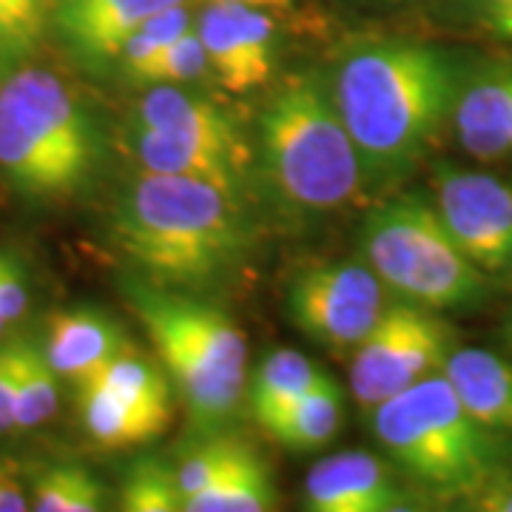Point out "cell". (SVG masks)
<instances>
[{
    "label": "cell",
    "instance_id": "9c48e42d",
    "mask_svg": "<svg viewBox=\"0 0 512 512\" xmlns=\"http://www.w3.org/2000/svg\"><path fill=\"white\" fill-rule=\"evenodd\" d=\"M384 291L367 262L311 265L288 285V316L316 345L353 350L387 308Z\"/></svg>",
    "mask_w": 512,
    "mask_h": 512
},
{
    "label": "cell",
    "instance_id": "2e32d148",
    "mask_svg": "<svg viewBox=\"0 0 512 512\" xmlns=\"http://www.w3.org/2000/svg\"><path fill=\"white\" fill-rule=\"evenodd\" d=\"M126 345V333L114 319L92 308H80L60 311L49 319L43 353L57 376L77 384L89 379L97 367L106 365Z\"/></svg>",
    "mask_w": 512,
    "mask_h": 512
},
{
    "label": "cell",
    "instance_id": "74e56055",
    "mask_svg": "<svg viewBox=\"0 0 512 512\" xmlns=\"http://www.w3.org/2000/svg\"><path fill=\"white\" fill-rule=\"evenodd\" d=\"M3 328H6V322H3V319H0V333H3Z\"/></svg>",
    "mask_w": 512,
    "mask_h": 512
},
{
    "label": "cell",
    "instance_id": "30bf717a",
    "mask_svg": "<svg viewBox=\"0 0 512 512\" xmlns=\"http://www.w3.org/2000/svg\"><path fill=\"white\" fill-rule=\"evenodd\" d=\"M436 208L458 248L484 274L512 276V188L481 171L441 165Z\"/></svg>",
    "mask_w": 512,
    "mask_h": 512
},
{
    "label": "cell",
    "instance_id": "d6986e66",
    "mask_svg": "<svg viewBox=\"0 0 512 512\" xmlns=\"http://www.w3.org/2000/svg\"><path fill=\"white\" fill-rule=\"evenodd\" d=\"M77 410L89 439L106 450H123L160 439L174 413L123 399L94 379L77 382Z\"/></svg>",
    "mask_w": 512,
    "mask_h": 512
},
{
    "label": "cell",
    "instance_id": "5b68a950",
    "mask_svg": "<svg viewBox=\"0 0 512 512\" xmlns=\"http://www.w3.org/2000/svg\"><path fill=\"white\" fill-rule=\"evenodd\" d=\"M126 299L180 387L191 419L200 427L225 424L237 413L248 379V339L237 322L211 302L143 276L128 279Z\"/></svg>",
    "mask_w": 512,
    "mask_h": 512
},
{
    "label": "cell",
    "instance_id": "e575fe53",
    "mask_svg": "<svg viewBox=\"0 0 512 512\" xmlns=\"http://www.w3.org/2000/svg\"><path fill=\"white\" fill-rule=\"evenodd\" d=\"M29 510L26 495L20 490V484L15 481V473L0 464V512H23Z\"/></svg>",
    "mask_w": 512,
    "mask_h": 512
},
{
    "label": "cell",
    "instance_id": "5bb4252c",
    "mask_svg": "<svg viewBox=\"0 0 512 512\" xmlns=\"http://www.w3.org/2000/svg\"><path fill=\"white\" fill-rule=\"evenodd\" d=\"M131 123L163 131L168 137L220 148L239 160H248V146L237 123L208 97L185 92L183 86H148V94L134 109Z\"/></svg>",
    "mask_w": 512,
    "mask_h": 512
},
{
    "label": "cell",
    "instance_id": "f546056e",
    "mask_svg": "<svg viewBox=\"0 0 512 512\" xmlns=\"http://www.w3.org/2000/svg\"><path fill=\"white\" fill-rule=\"evenodd\" d=\"M208 72H211V63H208V55H205L202 37L197 32V26H191L154 63L148 86H163V83L185 86V83H191V80H197V77Z\"/></svg>",
    "mask_w": 512,
    "mask_h": 512
},
{
    "label": "cell",
    "instance_id": "8fae6325",
    "mask_svg": "<svg viewBox=\"0 0 512 512\" xmlns=\"http://www.w3.org/2000/svg\"><path fill=\"white\" fill-rule=\"evenodd\" d=\"M202 37L211 72L228 94H251L276 72V26L262 9L214 0L202 12Z\"/></svg>",
    "mask_w": 512,
    "mask_h": 512
},
{
    "label": "cell",
    "instance_id": "ac0fdd59",
    "mask_svg": "<svg viewBox=\"0 0 512 512\" xmlns=\"http://www.w3.org/2000/svg\"><path fill=\"white\" fill-rule=\"evenodd\" d=\"M131 143H134L143 171L185 177V180H202V183L217 185L220 191L239 200L245 160H239L234 154L220 151V148L200 146V143H188V140H177V137H168L163 131L137 126V123H131Z\"/></svg>",
    "mask_w": 512,
    "mask_h": 512
},
{
    "label": "cell",
    "instance_id": "603a6c76",
    "mask_svg": "<svg viewBox=\"0 0 512 512\" xmlns=\"http://www.w3.org/2000/svg\"><path fill=\"white\" fill-rule=\"evenodd\" d=\"M89 379L109 387L111 393L131 399V402L148 404V407H160L171 410V387L160 365L154 359H148L146 353L134 348H123L114 353L106 365H100Z\"/></svg>",
    "mask_w": 512,
    "mask_h": 512
},
{
    "label": "cell",
    "instance_id": "7c38bea8",
    "mask_svg": "<svg viewBox=\"0 0 512 512\" xmlns=\"http://www.w3.org/2000/svg\"><path fill=\"white\" fill-rule=\"evenodd\" d=\"M305 507L313 512H396L410 504L373 453L345 450L316 461L308 470Z\"/></svg>",
    "mask_w": 512,
    "mask_h": 512
},
{
    "label": "cell",
    "instance_id": "ba28073f",
    "mask_svg": "<svg viewBox=\"0 0 512 512\" xmlns=\"http://www.w3.org/2000/svg\"><path fill=\"white\" fill-rule=\"evenodd\" d=\"M456 350V330L439 311L416 302L390 305L376 328L353 348L350 390L362 410H373L404 387L444 367Z\"/></svg>",
    "mask_w": 512,
    "mask_h": 512
},
{
    "label": "cell",
    "instance_id": "836d02e7",
    "mask_svg": "<svg viewBox=\"0 0 512 512\" xmlns=\"http://www.w3.org/2000/svg\"><path fill=\"white\" fill-rule=\"evenodd\" d=\"M476 20L487 35L512 43V0H476Z\"/></svg>",
    "mask_w": 512,
    "mask_h": 512
},
{
    "label": "cell",
    "instance_id": "6da1fadb",
    "mask_svg": "<svg viewBox=\"0 0 512 512\" xmlns=\"http://www.w3.org/2000/svg\"><path fill=\"white\" fill-rule=\"evenodd\" d=\"M461 74L453 57L421 40H373L339 63L330 97L365 171L399 177L419 163L453 117Z\"/></svg>",
    "mask_w": 512,
    "mask_h": 512
},
{
    "label": "cell",
    "instance_id": "484cf974",
    "mask_svg": "<svg viewBox=\"0 0 512 512\" xmlns=\"http://www.w3.org/2000/svg\"><path fill=\"white\" fill-rule=\"evenodd\" d=\"M57 370L49 365L43 348L35 342L26 350L20 373L18 404H15V430H35L57 413Z\"/></svg>",
    "mask_w": 512,
    "mask_h": 512
},
{
    "label": "cell",
    "instance_id": "44dd1931",
    "mask_svg": "<svg viewBox=\"0 0 512 512\" xmlns=\"http://www.w3.org/2000/svg\"><path fill=\"white\" fill-rule=\"evenodd\" d=\"M276 510L271 467L251 444H242L234 461L205 490L185 498L183 512H268Z\"/></svg>",
    "mask_w": 512,
    "mask_h": 512
},
{
    "label": "cell",
    "instance_id": "8d00e7d4",
    "mask_svg": "<svg viewBox=\"0 0 512 512\" xmlns=\"http://www.w3.org/2000/svg\"><path fill=\"white\" fill-rule=\"evenodd\" d=\"M504 339H507V345H510L512 350V311L510 316H507V325H504Z\"/></svg>",
    "mask_w": 512,
    "mask_h": 512
},
{
    "label": "cell",
    "instance_id": "d6a6232c",
    "mask_svg": "<svg viewBox=\"0 0 512 512\" xmlns=\"http://www.w3.org/2000/svg\"><path fill=\"white\" fill-rule=\"evenodd\" d=\"M467 504H461L464 510L476 512H512V476L510 473H495L490 481H484L476 493L464 498Z\"/></svg>",
    "mask_w": 512,
    "mask_h": 512
},
{
    "label": "cell",
    "instance_id": "e0dca14e",
    "mask_svg": "<svg viewBox=\"0 0 512 512\" xmlns=\"http://www.w3.org/2000/svg\"><path fill=\"white\" fill-rule=\"evenodd\" d=\"M441 373L478 424L512 441V365L507 359L490 350L461 348L447 356Z\"/></svg>",
    "mask_w": 512,
    "mask_h": 512
},
{
    "label": "cell",
    "instance_id": "52a82bcc",
    "mask_svg": "<svg viewBox=\"0 0 512 512\" xmlns=\"http://www.w3.org/2000/svg\"><path fill=\"white\" fill-rule=\"evenodd\" d=\"M362 248L387 291L430 311H467L490 296V274L458 248L439 208L421 194H402L370 211Z\"/></svg>",
    "mask_w": 512,
    "mask_h": 512
},
{
    "label": "cell",
    "instance_id": "83f0119b",
    "mask_svg": "<svg viewBox=\"0 0 512 512\" xmlns=\"http://www.w3.org/2000/svg\"><path fill=\"white\" fill-rule=\"evenodd\" d=\"M245 441L234 439V436H211V439L200 441L188 456L183 458V464L177 467V481H180V493L185 498L197 495L205 490L214 478L220 476L222 470L234 461Z\"/></svg>",
    "mask_w": 512,
    "mask_h": 512
},
{
    "label": "cell",
    "instance_id": "9a60e30c",
    "mask_svg": "<svg viewBox=\"0 0 512 512\" xmlns=\"http://www.w3.org/2000/svg\"><path fill=\"white\" fill-rule=\"evenodd\" d=\"M461 148L478 160H501L512 134V66H498L461 83L453 109Z\"/></svg>",
    "mask_w": 512,
    "mask_h": 512
},
{
    "label": "cell",
    "instance_id": "d4e9b609",
    "mask_svg": "<svg viewBox=\"0 0 512 512\" xmlns=\"http://www.w3.org/2000/svg\"><path fill=\"white\" fill-rule=\"evenodd\" d=\"M120 510L126 512H183V493L177 470H168L154 458L128 467L120 490Z\"/></svg>",
    "mask_w": 512,
    "mask_h": 512
},
{
    "label": "cell",
    "instance_id": "d590c367",
    "mask_svg": "<svg viewBox=\"0 0 512 512\" xmlns=\"http://www.w3.org/2000/svg\"><path fill=\"white\" fill-rule=\"evenodd\" d=\"M220 3H239V6H251V9H262V12H282L291 9L296 0H220Z\"/></svg>",
    "mask_w": 512,
    "mask_h": 512
},
{
    "label": "cell",
    "instance_id": "f1b7e54d",
    "mask_svg": "<svg viewBox=\"0 0 512 512\" xmlns=\"http://www.w3.org/2000/svg\"><path fill=\"white\" fill-rule=\"evenodd\" d=\"M60 0H0V49H29L55 18Z\"/></svg>",
    "mask_w": 512,
    "mask_h": 512
},
{
    "label": "cell",
    "instance_id": "3957f363",
    "mask_svg": "<svg viewBox=\"0 0 512 512\" xmlns=\"http://www.w3.org/2000/svg\"><path fill=\"white\" fill-rule=\"evenodd\" d=\"M256 160L276 200L296 214L339 211L365 183L362 154L311 74L288 77L262 106Z\"/></svg>",
    "mask_w": 512,
    "mask_h": 512
},
{
    "label": "cell",
    "instance_id": "7402d4cb",
    "mask_svg": "<svg viewBox=\"0 0 512 512\" xmlns=\"http://www.w3.org/2000/svg\"><path fill=\"white\" fill-rule=\"evenodd\" d=\"M319 376V367L313 365L305 353L291 348L274 350L256 367L251 382V410L254 419L265 427H271L288 407H291Z\"/></svg>",
    "mask_w": 512,
    "mask_h": 512
},
{
    "label": "cell",
    "instance_id": "ffe728a7",
    "mask_svg": "<svg viewBox=\"0 0 512 512\" xmlns=\"http://www.w3.org/2000/svg\"><path fill=\"white\" fill-rule=\"evenodd\" d=\"M342 407L345 404L339 382L319 370L311 387L271 427H265V433L293 453H316L336 439Z\"/></svg>",
    "mask_w": 512,
    "mask_h": 512
},
{
    "label": "cell",
    "instance_id": "4316f807",
    "mask_svg": "<svg viewBox=\"0 0 512 512\" xmlns=\"http://www.w3.org/2000/svg\"><path fill=\"white\" fill-rule=\"evenodd\" d=\"M32 510L37 512H97L103 510V487L80 467H55L35 481Z\"/></svg>",
    "mask_w": 512,
    "mask_h": 512
},
{
    "label": "cell",
    "instance_id": "cb8c5ba5",
    "mask_svg": "<svg viewBox=\"0 0 512 512\" xmlns=\"http://www.w3.org/2000/svg\"><path fill=\"white\" fill-rule=\"evenodd\" d=\"M191 26L194 23L188 18L183 3L180 6H168L163 12H157L154 18H148L134 35L128 37L123 52L117 57L123 74H126L131 83H137V86H148V77H151L154 63Z\"/></svg>",
    "mask_w": 512,
    "mask_h": 512
},
{
    "label": "cell",
    "instance_id": "277c9868",
    "mask_svg": "<svg viewBox=\"0 0 512 512\" xmlns=\"http://www.w3.org/2000/svg\"><path fill=\"white\" fill-rule=\"evenodd\" d=\"M373 436L410 481L467 498L504 470L510 439L478 424L444 373H430L370 410Z\"/></svg>",
    "mask_w": 512,
    "mask_h": 512
},
{
    "label": "cell",
    "instance_id": "7a4b0ae2",
    "mask_svg": "<svg viewBox=\"0 0 512 512\" xmlns=\"http://www.w3.org/2000/svg\"><path fill=\"white\" fill-rule=\"evenodd\" d=\"M114 239L143 279L171 291H208L254 254L237 197L217 185L143 171L117 202Z\"/></svg>",
    "mask_w": 512,
    "mask_h": 512
},
{
    "label": "cell",
    "instance_id": "4dcf8cb0",
    "mask_svg": "<svg viewBox=\"0 0 512 512\" xmlns=\"http://www.w3.org/2000/svg\"><path fill=\"white\" fill-rule=\"evenodd\" d=\"M29 339H15L0 345V436L15 430V404H18L20 373L29 350Z\"/></svg>",
    "mask_w": 512,
    "mask_h": 512
},
{
    "label": "cell",
    "instance_id": "8992f818",
    "mask_svg": "<svg viewBox=\"0 0 512 512\" xmlns=\"http://www.w3.org/2000/svg\"><path fill=\"white\" fill-rule=\"evenodd\" d=\"M100 143L89 111L46 69H20L0 86V171L35 200L72 197L92 180Z\"/></svg>",
    "mask_w": 512,
    "mask_h": 512
},
{
    "label": "cell",
    "instance_id": "4fadbf2b",
    "mask_svg": "<svg viewBox=\"0 0 512 512\" xmlns=\"http://www.w3.org/2000/svg\"><path fill=\"white\" fill-rule=\"evenodd\" d=\"M180 3L185 0H60L55 23L74 55L97 66L117 60L148 18Z\"/></svg>",
    "mask_w": 512,
    "mask_h": 512
},
{
    "label": "cell",
    "instance_id": "1f68e13d",
    "mask_svg": "<svg viewBox=\"0 0 512 512\" xmlns=\"http://www.w3.org/2000/svg\"><path fill=\"white\" fill-rule=\"evenodd\" d=\"M29 308V291H26V276L18 259L0 251V319L6 325L23 319Z\"/></svg>",
    "mask_w": 512,
    "mask_h": 512
}]
</instances>
